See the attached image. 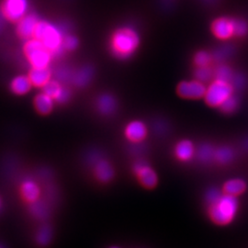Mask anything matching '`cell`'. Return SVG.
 Here are the masks:
<instances>
[{"mask_svg": "<svg viewBox=\"0 0 248 248\" xmlns=\"http://www.w3.org/2000/svg\"><path fill=\"white\" fill-rule=\"evenodd\" d=\"M78 46V40L73 35H67L62 38V48L73 51Z\"/></svg>", "mask_w": 248, "mask_h": 248, "instance_id": "obj_30", "label": "cell"}, {"mask_svg": "<svg viewBox=\"0 0 248 248\" xmlns=\"http://www.w3.org/2000/svg\"><path fill=\"white\" fill-rule=\"evenodd\" d=\"M42 89H43L44 93L55 100L60 95L62 87L59 84V82H57L55 80H50Z\"/></svg>", "mask_w": 248, "mask_h": 248, "instance_id": "obj_20", "label": "cell"}, {"mask_svg": "<svg viewBox=\"0 0 248 248\" xmlns=\"http://www.w3.org/2000/svg\"><path fill=\"white\" fill-rule=\"evenodd\" d=\"M135 173L141 186L147 189H153L157 186L156 173L149 166L140 165L135 168Z\"/></svg>", "mask_w": 248, "mask_h": 248, "instance_id": "obj_9", "label": "cell"}, {"mask_svg": "<svg viewBox=\"0 0 248 248\" xmlns=\"http://www.w3.org/2000/svg\"><path fill=\"white\" fill-rule=\"evenodd\" d=\"M31 212L35 216L36 218H45L47 214V210L45 205L41 203L40 202H34L31 206Z\"/></svg>", "mask_w": 248, "mask_h": 248, "instance_id": "obj_27", "label": "cell"}, {"mask_svg": "<svg viewBox=\"0 0 248 248\" xmlns=\"http://www.w3.org/2000/svg\"><path fill=\"white\" fill-rule=\"evenodd\" d=\"M34 107L36 110L41 115H48L53 108V98L45 93L38 94L34 98Z\"/></svg>", "mask_w": 248, "mask_h": 248, "instance_id": "obj_14", "label": "cell"}, {"mask_svg": "<svg viewBox=\"0 0 248 248\" xmlns=\"http://www.w3.org/2000/svg\"><path fill=\"white\" fill-rule=\"evenodd\" d=\"M212 61V57L210 53L205 52V51H201L199 53H196L194 57V62L198 67H205L208 66Z\"/></svg>", "mask_w": 248, "mask_h": 248, "instance_id": "obj_24", "label": "cell"}, {"mask_svg": "<svg viewBox=\"0 0 248 248\" xmlns=\"http://www.w3.org/2000/svg\"><path fill=\"white\" fill-rule=\"evenodd\" d=\"M32 87V84L29 77L19 76L12 80L10 84L11 91L16 95H24L27 94Z\"/></svg>", "mask_w": 248, "mask_h": 248, "instance_id": "obj_15", "label": "cell"}, {"mask_svg": "<svg viewBox=\"0 0 248 248\" xmlns=\"http://www.w3.org/2000/svg\"><path fill=\"white\" fill-rule=\"evenodd\" d=\"M210 198L209 216L214 223L226 225L230 223L237 211V201L232 196L213 193Z\"/></svg>", "mask_w": 248, "mask_h": 248, "instance_id": "obj_1", "label": "cell"}, {"mask_svg": "<svg viewBox=\"0 0 248 248\" xmlns=\"http://www.w3.org/2000/svg\"><path fill=\"white\" fill-rule=\"evenodd\" d=\"M214 74L216 76V79L224 80V81L230 82V80L232 78V70L226 65H220V66H218L216 68Z\"/></svg>", "mask_w": 248, "mask_h": 248, "instance_id": "obj_25", "label": "cell"}, {"mask_svg": "<svg viewBox=\"0 0 248 248\" xmlns=\"http://www.w3.org/2000/svg\"><path fill=\"white\" fill-rule=\"evenodd\" d=\"M232 94V86L230 82L216 79L206 89L204 99L208 106L215 108L221 106L227 98H230Z\"/></svg>", "mask_w": 248, "mask_h": 248, "instance_id": "obj_5", "label": "cell"}, {"mask_svg": "<svg viewBox=\"0 0 248 248\" xmlns=\"http://www.w3.org/2000/svg\"></svg>", "mask_w": 248, "mask_h": 248, "instance_id": "obj_33", "label": "cell"}, {"mask_svg": "<svg viewBox=\"0 0 248 248\" xmlns=\"http://www.w3.org/2000/svg\"><path fill=\"white\" fill-rule=\"evenodd\" d=\"M248 31V23L245 20H243V19H233V35H246Z\"/></svg>", "mask_w": 248, "mask_h": 248, "instance_id": "obj_26", "label": "cell"}, {"mask_svg": "<svg viewBox=\"0 0 248 248\" xmlns=\"http://www.w3.org/2000/svg\"><path fill=\"white\" fill-rule=\"evenodd\" d=\"M147 130L146 126L142 122L133 121L127 125L125 129L126 138L132 142H140L146 137Z\"/></svg>", "mask_w": 248, "mask_h": 248, "instance_id": "obj_11", "label": "cell"}, {"mask_svg": "<svg viewBox=\"0 0 248 248\" xmlns=\"http://www.w3.org/2000/svg\"><path fill=\"white\" fill-rule=\"evenodd\" d=\"M33 38L39 40L52 53L58 54L62 49V37L60 31L52 23L39 20L36 25Z\"/></svg>", "mask_w": 248, "mask_h": 248, "instance_id": "obj_3", "label": "cell"}, {"mask_svg": "<svg viewBox=\"0 0 248 248\" xmlns=\"http://www.w3.org/2000/svg\"><path fill=\"white\" fill-rule=\"evenodd\" d=\"M40 19L34 13H27L26 15L18 20L16 31L21 40L28 41L33 38L36 25Z\"/></svg>", "mask_w": 248, "mask_h": 248, "instance_id": "obj_8", "label": "cell"}, {"mask_svg": "<svg viewBox=\"0 0 248 248\" xmlns=\"http://www.w3.org/2000/svg\"><path fill=\"white\" fill-rule=\"evenodd\" d=\"M213 34L221 40L229 39L233 35V19L227 18H217L212 25Z\"/></svg>", "mask_w": 248, "mask_h": 248, "instance_id": "obj_10", "label": "cell"}, {"mask_svg": "<svg viewBox=\"0 0 248 248\" xmlns=\"http://www.w3.org/2000/svg\"><path fill=\"white\" fill-rule=\"evenodd\" d=\"M213 76V71L211 68H209L208 66L205 67H199L195 72L196 79L202 82H206L212 78Z\"/></svg>", "mask_w": 248, "mask_h": 248, "instance_id": "obj_29", "label": "cell"}, {"mask_svg": "<svg viewBox=\"0 0 248 248\" xmlns=\"http://www.w3.org/2000/svg\"><path fill=\"white\" fill-rule=\"evenodd\" d=\"M139 45V35L132 28L117 30L110 39V50L119 59H127L132 56Z\"/></svg>", "mask_w": 248, "mask_h": 248, "instance_id": "obj_2", "label": "cell"}, {"mask_svg": "<svg viewBox=\"0 0 248 248\" xmlns=\"http://www.w3.org/2000/svg\"><path fill=\"white\" fill-rule=\"evenodd\" d=\"M247 188L245 181L242 179H232L227 181L222 187V192L225 195L236 197L242 194Z\"/></svg>", "mask_w": 248, "mask_h": 248, "instance_id": "obj_16", "label": "cell"}, {"mask_svg": "<svg viewBox=\"0 0 248 248\" xmlns=\"http://www.w3.org/2000/svg\"><path fill=\"white\" fill-rule=\"evenodd\" d=\"M23 52L33 68H47L53 56L43 43L35 38L26 41L23 46Z\"/></svg>", "mask_w": 248, "mask_h": 248, "instance_id": "obj_4", "label": "cell"}, {"mask_svg": "<svg viewBox=\"0 0 248 248\" xmlns=\"http://www.w3.org/2000/svg\"><path fill=\"white\" fill-rule=\"evenodd\" d=\"M92 78V69L85 67L81 69L74 78V83L78 87H84L89 83Z\"/></svg>", "mask_w": 248, "mask_h": 248, "instance_id": "obj_21", "label": "cell"}, {"mask_svg": "<svg viewBox=\"0 0 248 248\" xmlns=\"http://www.w3.org/2000/svg\"><path fill=\"white\" fill-rule=\"evenodd\" d=\"M28 0H4L0 10L5 18L11 22H18L28 12Z\"/></svg>", "mask_w": 248, "mask_h": 248, "instance_id": "obj_6", "label": "cell"}, {"mask_svg": "<svg viewBox=\"0 0 248 248\" xmlns=\"http://www.w3.org/2000/svg\"><path fill=\"white\" fill-rule=\"evenodd\" d=\"M5 20H6V18H5L4 15L2 14V12H1V10H0V33H1V31H3V29H4Z\"/></svg>", "mask_w": 248, "mask_h": 248, "instance_id": "obj_32", "label": "cell"}, {"mask_svg": "<svg viewBox=\"0 0 248 248\" xmlns=\"http://www.w3.org/2000/svg\"><path fill=\"white\" fill-rule=\"evenodd\" d=\"M206 87L203 82L199 80L182 81L177 86V92L179 97L186 99H200L204 98Z\"/></svg>", "mask_w": 248, "mask_h": 248, "instance_id": "obj_7", "label": "cell"}, {"mask_svg": "<svg viewBox=\"0 0 248 248\" xmlns=\"http://www.w3.org/2000/svg\"><path fill=\"white\" fill-rule=\"evenodd\" d=\"M237 107H238L237 98L231 96L230 98H227L219 108H221V110L223 113L230 114V113H232L236 110Z\"/></svg>", "mask_w": 248, "mask_h": 248, "instance_id": "obj_22", "label": "cell"}, {"mask_svg": "<svg viewBox=\"0 0 248 248\" xmlns=\"http://www.w3.org/2000/svg\"><path fill=\"white\" fill-rule=\"evenodd\" d=\"M232 151L227 148H221L215 153V158L221 164L228 163L232 159Z\"/></svg>", "mask_w": 248, "mask_h": 248, "instance_id": "obj_28", "label": "cell"}, {"mask_svg": "<svg viewBox=\"0 0 248 248\" xmlns=\"http://www.w3.org/2000/svg\"><path fill=\"white\" fill-rule=\"evenodd\" d=\"M177 159L180 161H188L194 155V147L190 141L183 140L178 142L175 149Z\"/></svg>", "mask_w": 248, "mask_h": 248, "instance_id": "obj_17", "label": "cell"}, {"mask_svg": "<svg viewBox=\"0 0 248 248\" xmlns=\"http://www.w3.org/2000/svg\"><path fill=\"white\" fill-rule=\"evenodd\" d=\"M51 237H52V230L50 229L49 226L45 225L39 231V232L37 234V241L40 245L46 246L50 242Z\"/></svg>", "mask_w": 248, "mask_h": 248, "instance_id": "obj_23", "label": "cell"}, {"mask_svg": "<svg viewBox=\"0 0 248 248\" xmlns=\"http://www.w3.org/2000/svg\"><path fill=\"white\" fill-rule=\"evenodd\" d=\"M94 176L99 182L108 183L114 177V169L108 161L101 160L95 166Z\"/></svg>", "mask_w": 248, "mask_h": 248, "instance_id": "obj_12", "label": "cell"}, {"mask_svg": "<svg viewBox=\"0 0 248 248\" xmlns=\"http://www.w3.org/2000/svg\"><path fill=\"white\" fill-rule=\"evenodd\" d=\"M70 98V91L65 88H62V91L60 93V95L58 96V98H56L55 100L59 103H65L66 101H68Z\"/></svg>", "mask_w": 248, "mask_h": 248, "instance_id": "obj_31", "label": "cell"}, {"mask_svg": "<svg viewBox=\"0 0 248 248\" xmlns=\"http://www.w3.org/2000/svg\"><path fill=\"white\" fill-rule=\"evenodd\" d=\"M21 194L28 202H34L40 196V188L32 181H26L21 186Z\"/></svg>", "mask_w": 248, "mask_h": 248, "instance_id": "obj_18", "label": "cell"}, {"mask_svg": "<svg viewBox=\"0 0 248 248\" xmlns=\"http://www.w3.org/2000/svg\"><path fill=\"white\" fill-rule=\"evenodd\" d=\"M29 78L31 80L32 86L37 88H43L52 78V73L47 68H31L29 73Z\"/></svg>", "mask_w": 248, "mask_h": 248, "instance_id": "obj_13", "label": "cell"}, {"mask_svg": "<svg viewBox=\"0 0 248 248\" xmlns=\"http://www.w3.org/2000/svg\"><path fill=\"white\" fill-rule=\"evenodd\" d=\"M97 107L100 113L102 114H110L114 111L116 108V101L114 98L110 95H102L98 98Z\"/></svg>", "mask_w": 248, "mask_h": 248, "instance_id": "obj_19", "label": "cell"}]
</instances>
